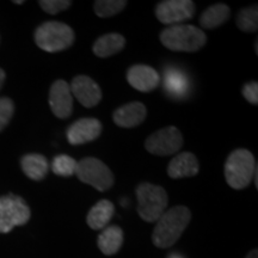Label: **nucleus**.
I'll return each instance as SVG.
<instances>
[{
	"label": "nucleus",
	"mask_w": 258,
	"mask_h": 258,
	"mask_svg": "<svg viewBox=\"0 0 258 258\" xmlns=\"http://www.w3.org/2000/svg\"><path fill=\"white\" fill-rule=\"evenodd\" d=\"M237 25L241 31L256 32L258 29V9L257 5L240 10L237 17Z\"/></svg>",
	"instance_id": "4be33fe9"
},
{
	"label": "nucleus",
	"mask_w": 258,
	"mask_h": 258,
	"mask_svg": "<svg viewBox=\"0 0 258 258\" xmlns=\"http://www.w3.org/2000/svg\"><path fill=\"white\" fill-rule=\"evenodd\" d=\"M49 105L53 114L56 117L64 120L70 117L73 111V99L70 84L66 80H56L50 86Z\"/></svg>",
	"instance_id": "9d476101"
},
{
	"label": "nucleus",
	"mask_w": 258,
	"mask_h": 258,
	"mask_svg": "<svg viewBox=\"0 0 258 258\" xmlns=\"http://www.w3.org/2000/svg\"><path fill=\"white\" fill-rule=\"evenodd\" d=\"M128 3L125 0H97L95 2L96 15L101 18H109L120 14Z\"/></svg>",
	"instance_id": "5701e85b"
},
{
	"label": "nucleus",
	"mask_w": 258,
	"mask_h": 258,
	"mask_svg": "<svg viewBox=\"0 0 258 258\" xmlns=\"http://www.w3.org/2000/svg\"><path fill=\"white\" fill-rule=\"evenodd\" d=\"M102 133V123L97 118H80L67 129V140L71 145H83L96 140Z\"/></svg>",
	"instance_id": "f8f14e48"
},
{
	"label": "nucleus",
	"mask_w": 258,
	"mask_h": 258,
	"mask_svg": "<svg viewBox=\"0 0 258 258\" xmlns=\"http://www.w3.org/2000/svg\"><path fill=\"white\" fill-rule=\"evenodd\" d=\"M14 3H15V4H23L24 2H14Z\"/></svg>",
	"instance_id": "7c9ffc66"
},
{
	"label": "nucleus",
	"mask_w": 258,
	"mask_h": 258,
	"mask_svg": "<svg viewBox=\"0 0 258 258\" xmlns=\"http://www.w3.org/2000/svg\"><path fill=\"white\" fill-rule=\"evenodd\" d=\"M245 258H258V251H257V249L250 251V252L247 253V256L245 257Z\"/></svg>",
	"instance_id": "cd10ccee"
},
{
	"label": "nucleus",
	"mask_w": 258,
	"mask_h": 258,
	"mask_svg": "<svg viewBox=\"0 0 258 258\" xmlns=\"http://www.w3.org/2000/svg\"><path fill=\"white\" fill-rule=\"evenodd\" d=\"M191 219V213L185 206H176L167 211L157 220L153 230V244L159 249H167L177 243L185 231Z\"/></svg>",
	"instance_id": "f257e3e1"
},
{
	"label": "nucleus",
	"mask_w": 258,
	"mask_h": 258,
	"mask_svg": "<svg viewBox=\"0 0 258 258\" xmlns=\"http://www.w3.org/2000/svg\"><path fill=\"white\" fill-rule=\"evenodd\" d=\"M195 3L191 0H165L156 8V17L163 24L176 25L195 15Z\"/></svg>",
	"instance_id": "1a4fd4ad"
},
{
	"label": "nucleus",
	"mask_w": 258,
	"mask_h": 258,
	"mask_svg": "<svg viewBox=\"0 0 258 258\" xmlns=\"http://www.w3.org/2000/svg\"><path fill=\"white\" fill-rule=\"evenodd\" d=\"M253 154L245 148H238L225 163V178L232 189L241 190L249 186L256 172Z\"/></svg>",
	"instance_id": "7ed1b4c3"
},
{
	"label": "nucleus",
	"mask_w": 258,
	"mask_h": 258,
	"mask_svg": "<svg viewBox=\"0 0 258 258\" xmlns=\"http://www.w3.org/2000/svg\"><path fill=\"white\" fill-rule=\"evenodd\" d=\"M243 96L251 104H258V84L257 82H250L245 84L243 88Z\"/></svg>",
	"instance_id": "bb28decb"
},
{
	"label": "nucleus",
	"mask_w": 258,
	"mask_h": 258,
	"mask_svg": "<svg viewBox=\"0 0 258 258\" xmlns=\"http://www.w3.org/2000/svg\"><path fill=\"white\" fill-rule=\"evenodd\" d=\"M35 42L42 50L56 53L67 49L74 42V31L61 22H46L35 31Z\"/></svg>",
	"instance_id": "39448f33"
},
{
	"label": "nucleus",
	"mask_w": 258,
	"mask_h": 258,
	"mask_svg": "<svg viewBox=\"0 0 258 258\" xmlns=\"http://www.w3.org/2000/svg\"><path fill=\"white\" fill-rule=\"evenodd\" d=\"M114 213L115 207L112 205V202L109 201V200H101V201L97 202L90 209L88 218H86L89 227L95 231L103 230L110 222Z\"/></svg>",
	"instance_id": "f3484780"
},
{
	"label": "nucleus",
	"mask_w": 258,
	"mask_h": 258,
	"mask_svg": "<svg viewBox=\"0 0 258 258\" xmlns=\"http://www.w3.org/2000/svg\"><path fill=\"white\" fill-rule=\"evenodd\" d=\"M76 176L80 182L93 186L98 191H106L114 185V175L111 170L97 158L88 157L77 161Z\"/></svg>",
	"instance_id": "423d86ee"
},
{
	"label": "nucleus",
	"mask_w": 258,
	"mask_h": 258,
	"mask_svg": "<svg viewBox=\"0 0 258 258\" xmlns=\"http://www.w3.org/2000/svg\"><path fill=\"white\" fill-rule=\"evenodd\" d=\"M5 78H6L5 72L2 69H0V89H2L3 84H4V82H5Z\"/></svg>",
	"instance_id": "c85d7f7f"
},
{
	"label": "nucleus",
	"mask_w": 258,
	"mask_h": 258,
	"mask_svg": "<svg viewBox=\"0 0 258 258\" xmlns=\"http://www.w3.org/2000/svg\"><path fill=\"white\" fill-rule=\"evenodd\" d=\"M15 112V104L8 97L0 98V132L9 124Z\"/></svg>",
	"instance_id": "a878e982"
},
{
	"label": "nucleus",
	"mask_w": 258,
	"mask_h": 258,
	"mask_svg": "<svg viewBox=\"0 0 258 258\" xmlns=\"http://www.w3.org/2000/svg\"><path fill=\"white\" fill-rule=\"evenodd\" d=\"M138 213L143 220L156 222L169 205V196L166 190L160 185L151 183H141L137 186Z\"/></svg>",
	"instance_id": "20e7f679"
},
{
	"label": "nucleus",
	"mask_w": 258,
	"mask_h": 258,
	"mask_svg": "<svg viewBox=\"0 0 258 258\" xmlns=\"http://www.w3.org/2000/svg\"><path fill=\"white\" fill-rule=\"evenodd\" d=\"M124 46L125 38L120 34L111 32V34H105L99 38H97L92 47V50L96 56L109 57L120 53Z\"/></svg>",
	"instance_id": "a211bd4d"
},
{
	"label": "nucleus",
	"mask_w": 258,
	"mask_h": 258,
	"mask_svg": "<svg viewBox=\"0 0 258 258\" xmlns=\"http://www.w3.org/2000/svg\"><path fill=\"white\" fill-rule=\"evenodd\" d=\"M200 164L195 154L190 152H183L177 154L167 166V175L171 178H185L194 177L199 173Z\"/></svg>",
	"instance_id": "2eb2a0df"
},
{
	"label": "nucleus",
	"mask_w": 258,
	"mask_h": 258,
	"mask_svg": "<svg viewBox=\"0 0 258 258\" xmlns=\"http://www.w3.org/2000/svg\"><path fill=\"white\" fill-rule=\"evenodd\" d=\"M71 92L85 108H93L102 101V90L88 76H77L70 85Z\"/></svg>",
	"instance_id": "9b49d317"
},
{
	"label": "nucleus",
	"mask_w": 258,
	"mask_h": 258,
	"mask_svg": "<svg viewBox=\"0 0 258 258\" xmlns=\"http://www.w3.org/2000/svg\"><path fill=\"white\" fill-rule=\"evenodd\" d=\"M160 42L167 49L192 53L205 46L207 36L201 29L186 24L170 25L160 32Z\"/></svg>",
	"instance_id": "f03ea898"
},
{
	"label": "nucleus",
	"mask_w": 258,
	"mask_h": 258,
	"mask_svg": "<svg viewBox=\"0 0 258 258\" xmlns=\"http://www.w3.org/2000/svg\"><path fill=\"white\" fill-rule=\"evenodd\" d=\"M183 145V137L178 128L165 127L154 132L146 139L145 148L154 156L165 157L178 152Z\"/></svg>",
	"instance_id": "6e6552de"
},
{
	"label": "nucleus",
	"mask_w": 258,
	"mask_h": 258,
	"mask_svg": "<svg viewBox=\"0 0 258 258\" xmlns=\"http://www.w3.org/2000/svg\"><path fill=\"white\" fill-rule=\"evenodd\" d=\"M38 5L47 14L56 15L70 9L72 2H70V0H41V2H38Z\"/></svg>",
	"instance_id": "393cba45"
},
{
	"label": "nucleus",
	"mask_w": 258,
	"mask_h": 258,
	"mask_svg": "<svg viewBox=\"0 0 258 258\" xmlns=\"http://www.w3.org/2000/svg\"><path fill=\"white\" fill-rule=\"evenodd\" d=\"M30 208L17 195L0 198V233H8L16 226L27 224L30 219Z\"/></svg>",
	"instance_id": "0eeeda50"
},
{
	"label": "nucleus",
	"mask_w": 258,
	"mask_h": 258,
	"mask_svg": "<svg viewBox=\"0 0 258 258\" xmlns=\"http://www.w3.org/2000/svg\"><path fill=\"white\" fill-rule=\"evenodd\" d=\"M77 167V160L66 154H60L51 161V170L57 176L71 177L74 175Z\"/></svg>",
	"instance_id": "b1692460"
},
{
	"label": "nucleus",
	"mask_w": 258,
	"mask_h": 258,
	"mask_svg": "<svg viewBox=\"0 0 258 258\" xmlns=\"http://www.w3.org/2000/svg\"><path fill=\"white\" fill-rule=\"evenodd\" d=\"M123 244V231L118 226L112 225L105 227L98 235L97 245L105 256H112L120 251Z\"/></svg>",
	"instance_id": "dca6fc26"
},
{
	"label": "nucleus",
	"mask_w": 258,
	"mask_h": 258,
	"mask_svg": "<svg viewBox=\"0 0 258 258\" xmlns=\"http://www.w3.org/2000/svg\"><path fill=\"white\" fill-rule=\"evenodd\" d=\"M164 89L175 98L185 97L189 90V80L184 72L177 69L166 70L164 74Z\"/></svg>",
	"instance_id": "6ab92c4d"
},
{
	"label": "nucleus",
	"mask_w": 258,
	"mask_h": 258,
	"mask_svg": "<svg viewBox=\"0 0 258 258\" xmlns=\"http://www.w3.org/2000/svg\"><path fill=\"white\" fill-rule=\"evenodd\" d=\"M21 165L25 175L34 180L43 179L49 170L47 158L41 154H27L22 158Z\"/></svg>",
	"instance_id": "aec40b11"
},
{
	"label": "nucleus",
	"mask_w": 258,
	"mask_h": 258,
	"mask_svg": "<svg viewBox=\"0 0 258 258\" xmlns=\"http://www.w3.org/2000/svg\"><path fill=\"white\" fill-rule=\"evenodd\" d=\"M129 85L140 92H151L160 83L159 73L147 64H134L127 72Z\"/></svg>",
	"instance_id": "ddd939ff"
},
{
	"label": "nucleus",
	"mask_w": 258,
	"mask_h": 258,
	"mask_svg": "<svg viewBox=\"0 0 258 258\" xmlns=\"http://www.w3.org/2000/svg\"><path fill=\"white\" fill-rule=\"evenodd\" d=\"M231 9L226 4H214L203 11L200 17V24L205 29L220 27L230 18Z\"/></svg>",
	"instance_id": "412c9836"
},
{
	"label": "nucleus",
	"mask_w": 258,
	"mask_h": 258,
	"mask_svg": "<svg viewBox=\"0 0 258 258\" xmlns=\"http://www.w3.org/2000/svg\"><path fill=\"white\" fill-rule=\"evenodd\" d=\"M167 258H183L182 256H180V254L179 253H176V252H173V253H171L170 254V256L169 257H167Z\"/></svg>",
	"instance_id": "c756f323"
},
{
	"label": "nucleus",
	"mask_w": 258,
	"mask_h": 258,
	"mask_svg": "<svg viewBox=\"0 0 258 258\" xmlns=\"http://www.w3.org/2000/svg\"><path fill=\"white\" fill-rule=\"evenodd\" d=\"M146 116L147 110L145 104L140 102H132L116 109L112 118H114L115 124L118 127L134 128L143 123Z\"/></svg>",
	"instance_id": "4468645a"
}]
</instances>
